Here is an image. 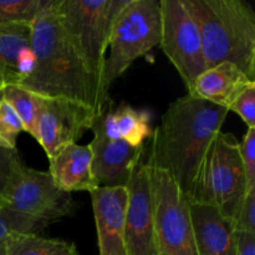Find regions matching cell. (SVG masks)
Returning a JSON list of instances; mask_svg holds the SVG:
<instances>
[{"label":"cell","mask_w":255,"mask_h":255,"mask_svg":"<svg viewBox=\"0 0 255 255\" xmlns=\"http://www.w3.org/2000/svg\"><path fill=\"white\" fill-rule=\"evenodd\" d=\"M229 110L187 94L172 102L152 132L149 166L168 173L189 197L203 156Z\"/></svg>","instance_id":"6da1fadb"},{"label":"cell","mask_w":255,"mask_h":255,"mask_svg":"<svg viewBox=\"0 0 255 255\" xmlns=\"http://www.w3.org/2000/svg\"><path fill=\"white\" fill-rule=\"evenodd\" d=\"M55 0H49L31 22V71L19 86L49 99L89 105L101 114L111 101L90 75L60 25Z\"/></svg>","instance_id":"7a4b0ae2"},{"label":"cell","mask_w":255,"mask_h":255,"mask_svg":"<svg viewBox=\"0 0 255 255\" xmlns=\"http://www.w3.org/2000/svg\"><path fill=\"white\" fill-rule=\"evenodd\" d=\"M202 36L207 69L231 62L255 81V11L244 0H183Z\"/></svg>","instance_id":"3957f363"},{"label":"cell","mask_w":255,"mask_h":255,"mask_svg":"<svg viewBox=\"0 0 255 255\" xmlns=\"http://www.w3.org/2000/svg\"><path fill=\"white\" fill-rule=\"evenodd\" d=\"M248 184L233 133L219 132L203 156L188 197L189 203L206 204L234 222Z\"/></svg>","instance_id":"277c9868"},{"label":"cell","mask_w":255,"mask_h":255,"mask_svg":"<svg viewBox=\"0 0 255 255\" xmlns=\"http://www.w3.org/2000/svg\"><path fill=\"white\" fill-rule=\"evenodd\" d=\"M127 0H55V12L92 77L104 87V67L110 35Z\"/></svg>","instance_id":"5b68a950"},{"label":"cell","mask_w":255,"mask_h":255,"mask_svg":"<svg viewBox=\"0 0 255 255\" xmlns=\"http://www.w3.org/2000/svg\"><path fill=\"white\" fill-rule=\"evenodd\" d=\"M161 42V5L158 0H127L117 15L104 67V87L121 77L139 57Z\"/></svg>","instance_id":"8992f818"},{"label":"cell","mask_w":255,"mask_h":255,"mask_svg":"<svg viewBox=\"0 0 255 255\" xmlns=\"http://www.w3.org/2000/svg\"><path fill=\"white\" fill-rule=\"evenodd\" d=\"M0 208L46 228L49 224L71 216L75 203L71 194L54 183L49 172L30 168L22 162L12 169L0 192Z\"/></svg>","instance_id":"52a82bcc"},{"label":"cell","mask_w":255,"mask_h":255,"mask_svg":"<svg viewBox=\"0 0 255 255\" xmlns=\"http://www.w3.org/2000/svg\"><path fill=\"white\" fill-rule=\"evenodd\" d=\"M156 255H198L189 201L168 173L151 167Z\"/></svg>","instance_id":"ba28073f"},{"label":"cell","mask_w":255,"mask_h":255,"mask_svg":"<svg viewBox=\"0 0 255 255\" xmlns=\"http://www.w3.org/2000/svg\"><path fill=\"white\" fill-rule=\"evenodd\" d=\"M161 45L191 94L207 70L199 27L183 0H161Z\"/></svg>","instance_id":"9c48e42d"},{"label":"cell","mask_w":255,"mask_h":255,"mask_svg":"<svg viewBox=\"0 0 255 255\" xmlns=\"http://www.w3.org/2000/svg\"><path fill=\"white\" fill-rule=\"evenodd\" d=\"M99 115L96 110L81 102L40 96L35 139L50 161L65 147L76 143L85 132L91 129Z\"/></svg>","instance_id":"30bf717a"},{"label":"cell","mask_w":255,"mask_h":255,"mask_svg":"<svg viewBox=\"0 0 255 255\" xmlns=\"http://www.w3.org/2000/svg\"><path fill=\"white\" fill-rule=\"evenodd\" d=\"M126 188L128 196L125 229L127 255H156L151 166L146 152L137 162Z\"/></svg>","instance_id":"8fae6325"},{"label":"cell","mask_w":255,"mask_h":255,"mask_svg":"<svg viewBox=\"0 0 255 255\" xmlns=\"http://www.w3.org/2000/svg\"><path fill=\"white\" fill-rule=\"evenodd\" d=\"M100 255H127L125 246L127 188L99 187L90 192Z\"/></svg>","instance_id":"7c38bea8"},{"label":"cell","mask_w":255,"mask_h":255,"mask_svg":"<svg viewBox=\"0 0 255 255\" xmlns=\"http://www.w3.org/2000/svg\"><path fill=\"white\" fill-rule=\"evenodd\" d=\"M91 169L100 187H126L137 162L143 156V146L134 147L122 139H111L94 132L90 142Z\"/></svg>","instance_id":"4fadbf2b"},{"label":"cell","mask_w":255,"mask_h":255,"mask_svg":"<svg viewBox=\"0 0 255 255\" xmlns=\"http://www.w3.org/2000/svg\"><path fill=\"white\" fill-rule=\"evenodd\" d=\"M198 255H238L234 223L216 208L189 203Z\"/></svg>","instance_id":"5bb4252c"},{"label":"cell","mask_w":255,"mask_h":255,"mask_svg":"<svg viewBox=\"0 0 255 255\" xmlns=\"http://www.w3.org/2000/svg\"><path fill=\"white\" fill-rule=\"evenodd\" d=\"M32 61L31 24H0V87L21 84Z\"/></svg>","instance_id":"9a60e30c"},{"label":"cell","mask_w":255,"mask_h":255,"mask_svg":"<svg viewBox=\"0 0 255 255\" xmlns=\"http://www.w3.org/2000/svg\"><path fill=\"white\" fill-rule=\"evenodd\" d=\"M92 132H99L111 139H122L131 146H143L152 134L151 116L147 111L137 110L126 102L117 106L109 102L104 111L96 117Z\"/></svg>","instance_id":"2e32d148"},{"label":"cell","mask_w":255,"mask_h":255,"mask_svg":"<svg viewBox=\"0 0 255 255\" xmlns=\"http://www.w3.org/2000/svg\"><path fill=\"white\" fill-rule=\"evenodd\" d=\"M92 153L90 146L72 143L65 147L49 163V173L61 191L92 192L99 188L91 169Z\"/></svg>","instance_id":"e0dca14e"},{"label":"cell","mask_w":255,"mask_h":255,"mask_svg":"<svg viewBox=\"0 0 255 255\" xmlns=\"http://www.w3.org/2000/svg\"><path fill=\"white\" fill-rule=\"evenodd\" d=\"M253 84L255 81H252L238 66L222 62L202 72L188 95L229 110L234 100Z\"/></svg>","instance_id":"ac0fdd59"},{"label":"cell","mask_w":255,"mask_h":255,"mask_svg":"<svg viewBox=\"0 0 255 255\" xmlns=\"http://www.w3.org/2000/svg\"><path fill=\"white\" fill-rule=\"evenodd\" d=\"M5 255H79V252L70 242L12 233L6 241Z\"/></svg>","instance_id":"d6986e66"},{"label":"cell","mask_w":255,"mask_h":255,"mask_svg":"<svg viewBox=\"0 0 255 255\" xmlns=\"http://www.w3.org/2000/svg\"><path fill=\"white\" fill-rule=\"evenodd\" d=\"M2 99L14 109L21 121L24 132L36 138V122L40 111V96L34 92L19 86V85H5L0 87Z\"/></svg>","instance_id":"ffe728a7"},{"label":"cell","mask_w":255,"mask_h":255,"mask_svg":"<svg viewBox=\"0 0 255 255\" xmlns=\"http://www.w3.org/2000/svg\"><path fill=\"white\" fill-rule=\"evenodd\" d=\"M49 0H0V24H31Z\"/></svg>","instance_id":"44dd1931"},{"label":"cell","mask_w":255,"mask_h":255,"mask_svg":"<svg viewBox=\"0 0 255 255\" xmlns=\"http://www.w3.org/2000/svg\"><path fill=\"white\" fill-rule=\"evenodd\" d=\"M42 227L16 213L0 208V255H5L6 241L12 233L37 234Z\"/></svg>","instance_id":"7402d4cb"},{"label":"cell","mask_w":255,"mask_h":255,"mask_svg":"<svg viewBox=\"0 0 255 255\" xmlns=\"http://www.w3.org/2000/svg\"><path fill=\"white\" fill-rule=\"evenodd\" d=\"M24 132L16 112L0 95V147L16 149V139Z\"/></svg>","instance_id":"603a6c76"},{"label":"cell","mask_w":255,"mask_h":255,"mask_svg":"<svg viewBox=\"0 0 255 255\" xmlns=\"http://www.w3.org/2000/svg\"><path fill=\"white\" fill-rule=\"evenodd\" d=\"M239 153L246 171L248 191L255 189V128H248L243 141L239 142Z\"/></svg>","instance_id":"cb8c5ba5"},{"label":"cell","mask_w":255,"mask_h":255,"mask_svg":"<svg viewBox=\"0 0 255 255\" xmlns=\"http://www.w3.org/2000/svg\"><path fill=\"white\" fill-rule=\"evenodd\" d=\"M229 111L236 112L248 128H255V84L247 87L234 100Z\"/></svg>","instance_id":"d4e9b609"},{"label":"cell","mask_w":255,"mask_h":255,"mask_svg":"<svg viewBox=\"0 0 255 255\" xmlns=\"http://www.w3.org/2000/svg\"><path fill=\"white\" fill-rule=\"evenodd\" d=\"M233 223L238 233L255 234V189L247 192Z\"/></svg>","instance_id":"484cf974"},{"label":"cell","mask_w":255,"mask_h":255,"mask_svg":"<svg viewBox=\"0 0 255 255\" xmlns=\"http://www.w3.org/2000/svg\"><path fill=\"white\" fill-rule=\"evenodd\" d=\"M22 163L17 149H6L0 147V192L4 188L12 169Z\"/></svg>","instance_id":"4316f807"},{"label":"cell","mask_w":255,"mask_h":255,"mask_svg":"<svg viewBox=\"0 0 255 255\" xmlns=\"http://www.w3.org/2000/svg\"><path fill=\"white\" fill-rule=\"evenodd\" d=\"M237 233L238 255H255V234Z\"/></svg>","instance_id":"83f0119b"}]
</instances>
